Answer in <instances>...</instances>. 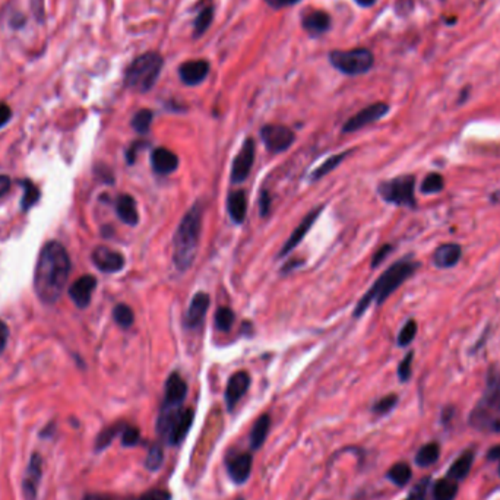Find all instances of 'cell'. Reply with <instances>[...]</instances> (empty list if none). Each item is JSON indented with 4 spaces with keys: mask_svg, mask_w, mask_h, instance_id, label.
Segmentation results:
<instances>
[{
    "mask_svg": "<svg viewBox=\"0 0 500 500\" xmlns=\"http://www.w3.org/2000/svg\"><path fill=\"white\" fill-rule=\"evenodd\" d=\"M71 272V259L59 242L45 243L41 249L35 271L34 290L45 305L56 303L66 288Z\"/></svg>",
    "mask_w": 500,
    "mask_h": 500,
    "instance_id": "6da1fadb",
    "label": "cell"
},
{
    "mask_svg": "<svg viewBox=\"0 0 500 500\" xmlns=\"http://www.w3.org/2000/svg\"><path fill=\"white\" fill-rule=\"evenodd\" d=\"M419 262L411 261V259H401L392 266L386 269L383 274L376 280V283L372 285V288L363 295L361 300L357 303L353 316L360 317L365 313L372 303L382 305L386 302V299L390 295L397 291L408 278H411L414 275V272L419 269Z\"/></svg>",
    "mask_w": 500,
    "mask_h": 500,
    "instance_id": "7a4b0ae2",
    "label": "cell"
},
{
    "mask_svg": "<svg viewBox=\"0 0 500 500\" xmlns=\"http://www.w3.org/2000/svg\"><path fill=\"white\" fill-rule=\"evenodd\" d=\"M200 232L202 207L200 203H196L180 221L173 240V262L180 272L188 271L193 265L198 254Z\"/></svg>",
    "mask_w": 500,
    "mask_h": 500,
    "instance_id": "3957f363",
    "label": "cell"
},
{
    "mask_svg": "<svg viewBox=\"0 0 500 500\" xmlns=\"http://www.w3.org/2000/svg\"><path fill=\"white\" fill-rule=\"evenodd\" d=\"M193 410L183 407H161L157 420V431L170 446L183 442L193 424Z\"/></svg>",
    "mask_w": 500,
    "mask_h": 500,
    "instance_id": "277c9868",
    "label": "cell"
},
{
    "mask_svg": "<svg viewBox=\"0 0 500 500\" xmlns=\"http://www.w3.org/2000/svg\"><path fill=\"white\" fill-rule=\"evenodd\" d=\"M164 60L158 53L149 52L136 57L126 69V86L133 91H138V93H148L155 85L158 76H160Z\"/></svg>",
    "mask_w": 500,
    "mask_h": 500,
    "instance_id": "5b68a950",
    "label": "cell"
},
{
    "mask_svg": "<svg viewBox=\"0 0 500 500\" xmlns=\"http://www.w3.org/2000/svg\"><path fill=\"white\" fill-rule=\"evenodd\" d=\"M377 193L380 198L394 203L397 207L414 208L416 207V177L411 174H404L394 177L391 180L382 181L377 186Z\"/></svg>",
    "mask_w": 500,
    "mask_h": 500,
    "instance_id": "8992f818",
    "label": "cell"
},
{
    "mask_svg": "<svg viewBox=\"0 0 500 500\" xmlns=\"http://www.w3.org/2000/svg\"><path fill=\"white\" fill-rule=\"evenodd\" d=\"M329 62L339 72L354 76L369 72L375 59L372 52L368 49H353L331 52Z\"/></svg>",
    "mask_w": 500,
    "mask_h": 500,
    "instance_id": "52a82bcc",
    "label": "cell"
},
{
    "mask_svg": "<svg viewBox=\"0 0 500 500\" xmlns=\"http://www.w3.org/2000/svg\"><path fill=\"white\" fill-rule=\"evenodd\" d=\"M261 138L269 152L280 154L292 145L295 135L283 125H266L261 129Z\"/></svg>",
    "mask_w": 500,
    "mask_h": 500,
    "instance_id": "ba28073f",
    "label": "cell"
},
{
    "mask_svg": "<svg viewBox=\"0 0 500 500\" xmlns=\"http://www.w3.org/2000/svg\"><path fill=\"white\" fill-rule=\"evenodd\" d=\"M475 407L496 419H500V369L492 368L489 370L483 398Z\"/></svg>",
    "mask_w": 500,
    "mask_h": 500,
    "instance_id": "9c48e42d",
    "label": "cell"
},
{
    "mask_svg": "<svg viewBox=\"0 0 500 500\" xmlns=\"http://www.w3.org/2000/svg\"><path fill=\"white\" fill-rule=\"evenodd\" d=\"M255 141L252 138H247L239 154L236 155L233 167H232V181L233 183H243V181L249 177L250 170H252L254 161H255Z\"/></svg>",
    "mask_w": 500,
    "mask_h": 500,
    "instance_id": "30bf717a",
    "label": "cell"
},
{
    "mask_svg": "<svg viewBox=\"0 0 500 500\" xmlns=\"http://www.w3.org/2000/svg\"><path fill=\"white\" fill-rule=\"evenodd\" d=\"M388 111H390V106L386 103H375L366 108H363L361 111L357 113V115H354L351 119H348L343 127V132L344 133L357 132L368 125L377 122L379 119L388 115Z\"/></svg>",
    "mask_w": 500,
    "mask_h": 500,
    "instance_id": "8fae6325",
    "label": "cell"
},
{
    "mask_svg": "<svg viewBox=\"0 0 500 500\" xmlns=\"http://www.w3.org/2000/svg\"><path fill=\"white\" fill-rule=\"evenodd\" d=\"M94 265L106 274H115L125 268V256L116 250L108 249L106 246H98L93 250L91 255Z\"/></svg>",
    "mask_w": 500,
    "mask_h": 500,
    "instance_id": "7c38bea8",
    "label": "cell"
},
{
    "mask_svg": "<svg viewBox=\"0 0 500 500\" xmlns=\"http://www.w3.org/2000/svg\"><path fill=\"white\" fill-rule=\"evenodd\" d=\"M42 477V458L40 453H33L30 464L25 470L24 479H22V493H24L25 500H35L38 486Z\"/></svg>",
    "mask_w": 500,
    "mask_h": 500,
    "instance_id": "4fadbf2b",
    "label": "cell"
},
{
    "mask_svg": "<svg viewBox=\"0 0 500 500\" xmlns=\"http://www.w3.org/2000/svg\"><path fill=\"white\" fill-rule=\"evenodd\" d=\"M254 457L252 453H236L227 458V472L236 484H244L252 472Z\"/></svg>",
    "mask_w": 500,
    "mask_h": 500,
    "instance_id": "5bb4252c",
    "label": "cell"
},
{
    "mask_svg": "<svg viewBox=\"0 0 500 500\" xmlns=\"http://www.w3.org/2000/svg\"><path fill=\"white\" fill-rule=\"evenodd\" d=\"M249 386H250V376L246 372H237L229 379V383H227V388H225V395H224L227 410L229 411L234 410L237 402L246 395Z\"/></svg>",
    "mask_w": 500,
    "mask_h": 500,
    "instance_id": "9a60e30c",
    "label": "cell"
},
{
    "mask_svg": "<svg viewBox=\"0 0 500 500\" xmlns=\"http://www.w3.org/2000/svg\"><path fill=\"white\" fill-rule=\"evenodd\" d=\"M210 305H211V300L207 292H196L189 305V309L185 317V325L191 329L200 328L203 321H205Z\"/></svg>",
    "mask_w": 500,
    "mask_h": 500,
    "instance_id": "2e32d148",
    "label": "cell"
},
{
    "mask_svg": "<svg viewBox=\"0 0 500 500\" xmlns=\"http://www.w3.org/2000/svg\"><path fill=\"white\" fill-rule=\"evenodd\" d=\"M97 287V278L93 275H84L78 278L69 288V297L79 309H85L89 306L93 292Z\"/></svg>",
    "mask_w": 500,
    "mask_h": 500,
    "instance_id": "e0dca14e",
    "label": "cell"
},
{
    "mask_svg": "<svg viewBox=\"0 0 500 500\" xmlns=\"http://www.w3.org/2000/svg\"><path fill=\"white\" fill-rule=\"evenodd\" d=\"M188 395V385L178 373H171L166 380L161 407H181Z\"/></svg>",
    "mask_w": 500,
    "mask_h": 500,
    "instance_id": "ac0fdd59",
    "label": "cell"
},
{
    "mask_svg": "<svg viewBox=\"0 0 500 500\" xmlns=\"http://www.w3.org/2000/svg\"><path fill=\"white\" fill-rule=\"evenodd\" d=\"M210 74V63L207 60H189L178 67L180 79L186 85H199Z\"/></svg>",
    "mask_w": 500,
    "mask_h": 500,
    "instance_id": "d6986e66",
    "label": "cell"
},
{
    "mask_svg": "<svg viewBox=\"0 0 500 500\" xmlns=\"http://www.w3.org/2000/svg\"><path fill=\"white\" fill-rule=\"evenodd\" d=\"M322 211H324V207H319V208L313 210L312 212H309V214L303 218V221H302L297 227H295V230L292 232V234L290 236V239H288V240L285 242V244L283 246L281 252H280V258L287 256L294 247H297V244L302 243V240H303L305 236L309 233V230L312 229V225L316 222L317 217L321 215Z\"/></svg>",
    "mask_w": 500,
    "mask_h": 500,
    "instance_id": "ffe728a7",
    "label": "cell"
},
{
    "mask_svg": "<svg viewBox=\"0 0 500 500\" xmlns=\"http://www.w3.org/2000/svg\"><path fill=\"white\" fill-rule=\"evenodd\" d=\"M462 258V247L458 243H443L433 254V265L439 269L457 266Z\"/></svg>",
    "mask_w": 500,
    "mask_h": 500,
    "instance_id": "44dd1931",
    "label": "cell"
},
{
    "mask_svg": "<svg viewBox=\"0 0 500 500\" xmlns=\"http://www.w3.org/2000/svg\"><path fill=\"white\" fill-rule=\"evenodd\" d=\"M302 25L309 37H321L331 28V16L324 11H312L303 16Z\"/></svg>",
    "mask_w": 500,
    "mask_h": 500,
    "instance_id": "7402d4cb",
    "label": "cell"
},
{
    "mask_svg": "<svg viewBox=\"0 0 500 500\" xmlns=\"http://www.w3.org/2000/svg\"><path fill=\"white\" fill-rule=\"evenodd\" d=\"M151 166L158 174H170L177 170L178 158L167 148H157L151 154Z\"/></svg>",
    "mask_w": 500,
    "mask_h": 500,
    "instance_id": "603a6c76",
    "label": "cell"
},
{
    "mask_svg": "<svg viewBox=\"0 0 500 500\" xmlns=\"http://www.w3.org/2000/svg\"><path fill=\"white\" fill-rule=\"evenodd\" d=\"M116 212L125 224H127L130 227L138 225V222H140L138 207H136V202L130 195H120L118 198Z\"/></svg>",
    "mask_w": 500,
    "mask_h": 500,
    "instance_id": "cb8c5ba5",
    "label": "cell"
},
{
    "mask_svg": "<svg viewBox=\"0 0 500 500\" xmlns=\"http://www.w3.org/2000/svg\"><path fill=\"white\" fill-rule=\"evenodd\" d=\"M227 210L236 224H242L247 212V198L243 191H233L227 198Z\"/></svg>",
    "mask_w": 500,
    "mask_h": 500,
    "instance_id": "d4e9b609",
    "label": "cell"
},
{
    "mask_svg": "<svg viewBox=\"0 0 500 500\" xmlns=\"http://www.w3.org/2000/svg\"><path fill=\"white\" fill-rule=\"evenodd\" d=\"M472 462H474V450H465L462 455L450 465L446 477L448 479L455 480L457 483L462 482L470 474Z\"/></svg>",
    "mask_w": 500,
    "mask_h": 500,
    "instance_id": "484cf974",
    "label": "cell"
},
{
    "mask_svg": "<svg viewBox=\"0 0 500 500\" xmlns=\"http://www.w3.org/2000/svg\"><path fill=\"white\" fill-rule=\"evenodd\" d=\"M271 417L268 414H262L254 424L252 431H250V449L258 450L263 446L266 436L269 433Z\"/></svg>",
    "mask_w": 500,
    "mask_h": 500,
    "instance_id": "4316f807",
    "label": "cell"
},
{
    "mask_svg": "<svg viewBox=\"0 0 500 500\" xmlns=\"http://www.w3.org/2000/svg\"><path fill=\"white\" fill-rule=\"evenodd\" d=\"M441 457V446L436 442H430L427 445H424L416 455V464L419 467H430L433 465Z\"/></svg>",
    "mask_w": 500,
    "mask_h": 500,
    "instance_id": "83f0119b",
    "label": "cell"
},
{
    "mask_svg": "<svg viewBox=\"0 0 500 500\" xmlns=\"http://www.w3.org/2000/svg\"><path fill=\"white\" fill-rule=\"evenodd\" d=\"M19 185L22 186V189H24V196L21 199V210L27 212L40 200L41 193H40V189L28 178L21 180Z\"/></svg>",
    "mask_w": 500,
    "mask_h": 500,
    "instance_id": "f1b7e54d",
    "label": "cell"
},
{
    "mask_svg": "<svg viewBox=\"0 0 500 500\" xmlns=\"http://www.w3.org/2000/svg\"><path fill=\"white\" fill-rule=\"evenodd\" d=\"M458 493V483L452 479H442L433 487V500H453Z\"/></svg>",
    "mask_w": 500,
    "mask_h": 500,
    "instance_id": "f546056e",
    "label": "cell"
},
{
    "mask_svg": "<svg viewBox=\"0 0 500 500\" xmlns=\"http://www.w3.org/2000/svg\"><path fill=\"white\" fill-rule=\"evenodd\" d=\"M411 475H413L411 467L405 462L395 464L388 471V474H386V477H388V479L398 487H404L405 484H408V482L411 480Z\"/></svg>",
    "mask_w": 500,
    "mask_h": 500,
    "instance_id": "4dcf8cb0",
    "label": "cell"
},
{
    "mask_svg": "<svg viewBox=\"0 0 500 500\" xmlns=\"http://www.w3.org/2000/svg\"><path fill=\"white\" fill-rule=\"evenodd\" d=\"M125 427V423L119 421L116 424H111L110 427L104 428L101 433L98 435L97 441H96V450L100 452V450H104L113 441H115L116 436H119L122 433V430Z\"/></svg>",
    "mask_w": 500,
    "mask_h": 500,
    "instance_id": "1f68e13d",
    "label": "cell"
},
{
    "mask_svg": "<svg viewBox=\"0 0 500 500\" xmlns=\"http://www.w3.org/2000/svg\"><path fill=\"white\" fill-rule=\"evenodd\" d=\"M348 152H341V154H336V155H332L329 157L328 160L321 164V167H317L312 174H310V178L314 181V180H319L321 177L326 176L328 173H331L332 170H335V167H338L341 163H343L346 160V157H347Z\"/></svg>",
    "mask_w": 500,
    "mask_h": 500,
    "instance_id": "d6a6232c",
    "label": "cell"
},
{
    "mask_svg": "<svg viewBox=\"0 0 500 500\" xmlns=\"http://www.w3.org/2000/svg\"><path fill=\"white\" fill-rule=\"evenodd\" d=\"M443 188H445V178L439 173H430L421 181L420 191L424 195H431V193L442 192Z\"/></svg>",
    "mask_w": 500,
    "mask_h": 500,
    "instance_id": "836d02e7",
    "label": "cell"
},
{
    "mask_svg": "<svg viewBox=\"0 0 500 500\" xmlns=\"http://www.w3.org/2000/svg\"><path fill=\"white\" fill-rule=\"evenodd\" d=\"M214 19V8L210 5L207 8H203L199 15L196 16L195 19V25H193V34L195 37H200L203 33H205L210 25H211V22Z\"/></svg>",
    "mask_w": 500,
    "mask_h": 500,
    "instance_id": "e575fe53",
    "label": "cell"
},
{
    "mask_svg": "<svg viewBox=\"0 0 500 500\" xmlns=\"http://www.w3.org/2000/svg\"><path fill=\"white\" fill-rule=\"evenodd\" d=\"M113 317H115V322L123 329H129L135 322L133 310L123 303L118 305L115 309H113Z\"/></svg>",
    "mask_w": 500,
    "mask_h": 500,
    "instance_id": "d590c367",
    "label": "cell"
},
{
    "mask_svg": "<svg viewBox=\"0 0 500 500\" xmlns=\"http://www.w3.org/2000/svg\"><path fill=\"white\" fill-rule=\"evenodd\" d=\"M152 119H154V113L151 110H148V108H142L133 116L132 127L138 133L145 135V133H148V130L151 127Z\"/></svg>",
    "mask_w": 500,
    "mask_h": 500,
    "instance_id": "8d00e7d4",
    "label": "cell"
},
{
    "mask_svg": "<svg viewBox=\"0 0 500 500\" xmlns=\"http://www.w3.org/2000/svg\"><path fill=\"white\" fill-rule=\"evenodd\" d=\"M234 324V313L230 307L221 306L215 313V326L221 332H229Z\"/></svg>",
    "mask_w": 500,
    "mask_h": 500,
    "instance_id": "74e56055",
    "label": "cell"
},
{
    "mask_svg": "<svg viewBox=\"0 0 500 500\" xmlns=\"http://www.w3.org/2000/svg\"><path fill=\"white\" fill-rule=\"evenodd\" d=\"M163 461H164L163 448L158 443H154L149 448V450H148V455H147V460H145V467L149 471H157L158 468L163 465Z\"/></svg>",
    "mask_w": 500,
    "mask_h": 500,
    "instance_id": "f35d334b",
    "label": "cell"
},
{
    "mask_svg": "<svg viewBox=\"0 0 500 500\" xmlns=\"http://www.w3.org/2000/svg\"><path fill=\"white\" fill-rule=\"evenodd\" d=\"M416 335H417V322L410 319L402 326V329H401V332L398 335V346L399 347L410 346L414 341Z\"/></svg>",
    "mask_w": 500,
    "mask_h": 500,
    "instance_id": "ab89813d",
    "label": "cell"
},
{
    "mask_svg": "<svg viewBox=\"0 0 500 500\" xmlns=\"http://www.w3.org/2000/svg\"><path fill=\"white\" fill-rule=\"evenodd\" d=\"M398 404V397L395 394H391V395H386L383 398H380L379 401L375 402L373 408H372V411L375 414H379V416H383V414H388L391 413L395 405Z\"/></svg>",
    "mask_w": 500,
    "mask_h": 500,
    "instance_id": "60d3db41",
    "label": "cell"
},
{
    "mask_svg": "<svg viewBox=\"0 0 500 500\" xmlns=\"http://www.w3.org/2000/svg\"><path fill=\"white\" fill-rule=\"evenodd\" d=\"M120 438H122V445H123V446H126V448L136 446V445L140 443V441H141L140 428L132 426V424H126V423H125V427H123V430H122Z\"/></svg>",
    "mask_w": 500,
    "mask_h": 500,
    "instance_id": "b9f144b4",
    "label": "cell"
},
{
    "mask_svg": "<svg viewBox=\"0 0 500 500\" xmlns=\"http://www.w3.org/2000/svg\"><path fill=\"white\" fill-rule=\"evenodd\" d=\"M413 360H414V353L410 351L408 353L404 360L399 363L398 366V377L401 382H407L410 380L411 373H413Z\"/></svg>",
    "mask_w": 500,
    "mask_h": 500,
    "instance_id": "7bdbcfd3",
    "label": "cell"
},
{
    "mask_svg": "<svg viewBox=\"0 0 500 500\" xmlns=\"http://www.w3.org/2000/svg\"><path fill=\"white\" fill-rule=\"evenodd\" d=\"M428 484H430L428 479L421 480V482L413 489V492L410 493V496H408L405 500H426V493H427V490H428Z\"/></svg>",
    "mask_w": 500,
    "mask_h": 500,
    "instance_id": "ee69618b",
    "label": "cell"
},
{
    "mask_svg": "<svg viewBox=\"0 0 500 500\" xmlns=\"http://www.w3.org/2000/svg\"><path fill=\"white\" fill-rule=\"evenodd\" d=\"M84 500H138V497L130 496H118V494H108V493H89L84 497Z\"/></svg>",
    "mask_w": 500,
    "mask_h": 500,
    "instance_id": "f6af8a7d",
    "label": "cell"
},
{
    "mask_svg": "<svg viewBox=\"0 0 500 500\" xmlns=\"http://www.w3.org/2000/svg\"><path fill=\"white\" fill-rule=\"evenodd\" d=\"M138 500H171V494L167 490H149L138 497Z\"/></svg>",
    "mask_w": 500,
    "mask_h": 500,
    "instance_id": "bcb514c9",
    "label": "cell"
},
{
    "mask_svg": "<svg viewBox=\"0 0 500 500\" xmlns=\"http://www.w3.org/2000/svg\"><path fill=\"white\" fill-rule=\"evenodd\" d=\"M391 252H392V246H391V244L382 246V247L377 250V252L375 254L373 259H372V268L379 266V265L386 259V256H388Z\"/></svg>",
    "mask_w": 500,
    "mask_h": 500,
    "instance_id": "7dc6e473",
    "label": "cell"
},
{
    "mask_svg": "<svg viewBox=\"0 0 500 500\" xmlns=\"http://www.w3.org/2000/svg\"><path fill=\"white\" fill-rule=\"evenodd\" d=\"M259 208H261V217H266L271 211V196L266 191L261 192L259 198Z\"/></svg>",
    "mask_w": 500,
    "mask_h": 500,
    "instance_id": "c3c4849f",
    "label": "cell"
},
{
    "mask_svg": "<svg viewBox=\"0 0 500 500\" xmlns=\"http://www.w3.org/2000/svg\"><path fill=\"white\" fill-rule=\"evenodd\" d=\"M144 147H147L145 142H135V144H132V147L126 152V160H127L129 164H133L136 161V155H138V151H141Z\"/></svg>",
    "mask_w": 500,
    "mask_h": 500,
    "instance_id": "681fc988",
    "label": "cell"
},
{
    "mask_svg": "<svg viewBox=\"0 0 500 500\" xmlns=\"http://www.w3.org/2000/svg\"><path fill=\"white\" fill-rule=\"evenodd\" d=\"M12 118V110L6 103H0V127H4Z\"/></svg>",
    "mask_w": 500,
    "mask_h": 500,
    "instance_id": "f907efd6",
    "label": "cell"
},
{
    "mask_svg": "<svg viewBox=\"0 0 500 500\" xmlns=\"http://www.w3.org/2000/svg\"><path fill=\"white\" fill-rule=\"evenodd\" d=\"M8 339H9V328L4 321H0V353L5 350Z\"/></svg>",
    "mask_w": 500,
    "mask_h": 500,
    "instance_id": "816d5d0a",
    "label": "cell"
},
{
    "mask_svg": "<svg viewBox=\"0 0 500 500\" xmlns=\"http://www.w3.org/2000/svg\"><path fill=\"white\" fill-rule=\"evenodd\" d=\"M300 0H266V4L271 6V8H274V9H281V8H285V6H291V5H295V4H299Z\"/></svg>",
    "mask_w": 500,
    "mask_h": 500,
    "instance_id": "f5cc1de1",
    "label": "cell"
},
{
    "mask_svg": "<svg viewBox=\"0 0 500 500\" xmlns=\"http://www.w3.org/2000/svg\"><path fill=\"white\" fill-rule=\"evenodd\" d=\"M11 177L8 176H0V198L5 196L8 193V191L11 189Z\"/></svg>",
    "mask_w": 500,
    "mask_h": 500,
    "instance_id": "db71d44e",
    "label": "cell"
},
{
    "mask_svg": "<svg viewBox=\"0 0 500 500\" xmlns=\"http://www.w3.org/2000/svg\"><path fill=\"white\" fill-rule=\"evenodd\" d=\"M487 458L492 460V461H500V445L492 448L487 452ZM499 475H500V464H499Z\"/></svg>",
    "mask_w": 500,
    "mask_h": 500,
    "instance_id": "11a10c76",
    "label": "cell"
},
{
    "mask_svg": "<svg viewBox=\"0 0 500 500\" xmlns=\"http://www.w3.org/2000/svg\"><path fill=\"white\" fill-rule=\"evenodd\" d=\"M354 2L363 8H370L376 4V0H354Z\"/></svg>",
    "mask_w": 500,
    "mask_h": 500,
    "instance_id": "9f6ffc18",
    "label": "cell"
},
{
    "mask_svg": "<svg viewBox=\"0 0 500 500\" xmlns=\"http://www.w3.org/2000/svg\"><path fill=\"white\" fill-rule=\"evenodd\" d=\"M237 500H244V499H242V497H240V499H237Z\"/></svg>",
    "mask_w": 500,
    "mask_h": 500,
    "instance_id": "6f0895ef",
    "label": "cell"
}]
</instances>
